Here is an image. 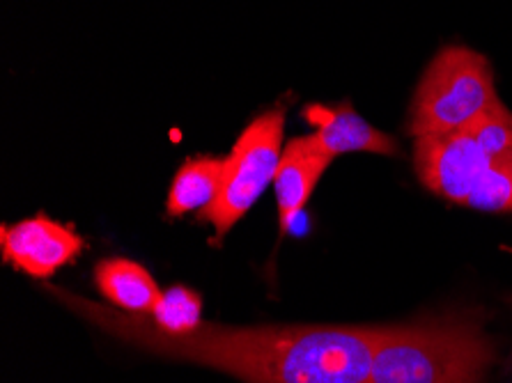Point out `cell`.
<instances>
[{"label": "cell", "instance_id": "obj_1", "mask_svg": "<svg viewBox=\"0 0 512 383\" xmlns=\"http://www.w3.org/2000/svg\"><path fill=\"white\" fill-rule=\"evenodd\" d=\"M46 289L129 345L216 367L248 383H370L372 356L384 333V328L363 326L230 328L203 322L191 333L170 335L145 315H122L58 287Z\"/></svg>", "mask_w": 512, "mask_h": 383}, {"label": "cell", "instance_id": "obj_2", "mask_svg": "<svg viewBox=\"0 0 512 383\" xmlns=\"http://www.w3.org/2000/svg\"><path fill=\"white\" fill-rule=\"evenodd\" d=\"M494 363L492 342L469 319L384 328L370 383H480Z\"/></svg>", "mask_w": 512, "mask_h": 383}, {"label": "cell", "instance_id": "obj_3", "mask_svg": "<svg viewBox=\"0 0 512 383\" xmlns=\"http://www.w3.org/2000/svg\"><path fill=\"white\" fill-rule=\"evenodd\" d=\"M499 101L490 60L467 46H446L418 83L407 131L414 138L451 136L469 129Z\"/></svg>", "mask_w": 512, "mask_h": 383}, {"label": "cell", "instance_id": "obj_4", "mask_svg": "<svg viewBox=\"0 0 512 383\" xmlns=\"http://www.w3.org/2000/svg\"><path fill=\"white\" fill-rule=\"evenodd\" d=\"M285 111L271 108L248 124L226 159L221 191L200 218L216 228L219 239L265 193L283 156Z\"/></svg>", "mask_w": 512, "mask_h": 383}, {"label": "cell", "instance_id": "obj_5", "mask_svg": "<svg viewBox=\"0 0 512 383\" xmlns=\"http://www.w3.org/2000/svg\"><path fill=\"white\" fill-rule=\"evenodd\" d=\"M414 166L425 189L457 205H467L469 195L492 161L469 131H457L451 136L416 138Z\"/></svg>", "mask_w": 512, "mask_h": 383}, {"label": "cell", "instance_id": "obj_6", "mask_svg": "<svg viewBox=\"0 0 512 383\" xmlns=\"http://www.w3.org/2000/svg\"><path fill=\"white\" fill-rule=\"evenodd\" d=\"M85 241L67 225L37 214L17 225H3L0 250L3 260L26 271L28 276L49 278L81 253Z\"/></svg>", "mask_w": 512, "mask_h": 383}, {"label": "cell", "instance_id": "obj_7", "mask_svg": "<svg viewBox=\"0 0 512 383\" xmlns=\"http://www.w3.org/2000/svg\"><path fill=\"white\" fill-rule=\"evenodd\" d=\"M304 115L308 122L315 124L313 134L306 136L308 143L329 159L349 152H370L382 156H395L400 152L395 138L372 127L347 101L333 108L310 106Z\"/></svg>", "mask_w": 512, "mask_h": 383}, {"label": "cell", "instance_id": "obj_8", "mask_svg": "<svg viewBox=\"0 0 512 383\" xmlns=\"http://www.w3.org/2000/svg\"><path fill=\"white\" fill-rule=\"evenodd\" d=\"M329 156H324L308 143L306 136L292 138L285 145L281 163L276 168L274 186L278 200V218H281V232L292 228L294 218L301 214L306 202L313 195L317 182L324 170L331 166Z\"/></svg>", "mask_w": 512, "mask_h": 383}, {"label": "cell", "instance_id": "obj_9", "mask_svg": "<svg viewBox=\"0 0 512 383\" xmlns=\"http://www.w3.org/2000/svg\"><path fill=\"white\" fill-rule=\"evenodd\" d=\"M95 280L99 292L113 306L134 312V315L152 312L157 308L161 294H164L159 292L157 283H154V278L145 267L131 260H122V257L99 262L95 269Z\"/></svg>", "mask_w": 512, "mask_h": 383}, {"label": "cell", "instance_id": "obj_10", "mask_svg": "<svg viewBox=\"0 0 512 383\" xmlns=\"http://www.w3.org/2000/svg\"><path fill=\"white\" fill-rule=\"evenodd\" d=\"M223 173H226V159H216V156L186 159L168 191V216H184L198 209L203 214L221 191Z\"/></svg>", "mask_w": 512, "mask_h": 383}, {"label": "cell", "instance_id": "obj_11", "mask_svg": "<svg viewBox=\"0 0 512 383\" xmlns=\"http://www.w3.org/2000/svg\"><path fill=\"white\" fill-rule=\"evenodd\" d=\"M200 312H203V301L196 292H191L189 287L175 285L166 289L161 294L157 308L152 310L154 326L159 331L180 335V333H191L203 324L200 322Z\"/></svg>", "mask_w": 512, "mask_h": 383}, {"label": "cell", "instance_id": "obj_12", "mask_svg": "<svg viewBox=\"0 0 512 383\" xmlns=\"http://www.w3.org/2000/svg\"><path fill=\"white\" fill-rule=\"evenodd\" d=\"M464 131H469L492 163H512V113L503 101Z\"/></svg>", "mask_w": 512, "mask_h": 383}, {"label": "cell", "instance_id": "obj_13", "mask_svg": "<svg viewBox=\"0 0 512 383\" xmlns=\"http://www.w3.org/2000/svg\"><path fill=\"white\" fill-rule=\"evenodd\" d=\"M464 207L478 211H512V163H492Z\"/></svg>", "mask_w": 512, "mask_h": 383}]
</instances>
